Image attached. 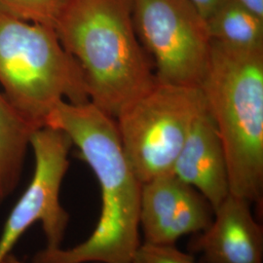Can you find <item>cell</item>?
<instances>
[{"mask_svg": "<svg viewBox=\"0 0 263 263\" xmlns=\"http://www.w3.org/2000/svg\"><path fill=\"white\" fill-rule=\"evenodd\" d=\"M45 126L66 133L99 181L100 218L92 234L70 249H44L32 263H130L141 245V181L123 149L115 119L88 102L62 101Z\"/></svg>", "mask_w": 263, "mask_h": 263, "instance_id": "6da1fadb", "label": "cell"}, {"mask_svg": "<svg viewBox=\"0 0 263 263\" xmlns=\"http://www.w3.org/2000/svg\"><path fill=\"white\" fill-rule=\"evenodd\" d=\"M55 30L80 66L89 102L114 119L155 84L131 0H69Z\"/></svg>", "mask_w": 263, "mask_h": 263, "instance_id": "7a4b0ae2", "label": "cell"}, {"mask_svg": "<svg viewBox=\"0 0 263 263\" xmlns=\"http://www.w3.org/2000/svg\"><path fill=\"white\" fill-rule=\"evenodd\" d=\"M200 88L222 143L230 194L262 210L263 49L212 40Z\"/></svg>", "mask_w": 263, "mask_h": 263, "instance_id": "3957f363", "label": "cell"}, {"mask_svg": "<svg viewBox=\"0 0 263 263\" xmlns=\"http://www.w3.org/2000/svg\"><path fill=\"white\" fill-rule=\"evenodd\" d=\"M0 85L16 110L36 128L62 101L89 102L80 66L55 28L0 7Z\"/></svg>", "mask_w": 263, "mask_h": 263, "instance_id": "277c9868", "label": "cell"}, {"mask_svg": "<svg viewBox=\"0 0 263 263\" xmlns=\"http://www.w3.org/2000/svg\"><path fill=\"white\" fill-rule=\"evenodd\" d=\"M205 109L200 87L156 80L116 117L123 149L141 184L172 174L192 124Z\"/></svg>", "mask_w": 263, "mask_h": 263, "instance_id": "5b68a950", "label": "cell"}, {"mask_svg": "<svg viewBox=\"0 0 263 263\" xmlns=\"http://www.w3.org/2000/svg\"><path fill=\"white\" fill-rule=\"evenodd\" d=\"M138 38L158 82L200 87L211 41L207 22L189 0H131Z\"/></svg>", "mask_w": 263, "mask_h": 263, "instance_id": "8992f818", "label": "cell"}, {"mask_svg": "<svg viewBox=\"0 0 263 263\" xmlns=\"http://www.w3.org/2000/svg\"><path fill=\"white\" fill-rule=\"evenodd\" d=\"M35 167L32 179L7 217L0 236V263L30 226L42 224L45 249L61 248L69 216L60 203V191L69 166L72 142L66 133L43 126L30 138Z\"/></svg>", "mask_w": 263, "mask_h": 263, "instance_id": "52a82bcc", "label": "cell"}, {"mask_svg": "<svg viewBox=\"0 0 263 263\" xmlns=\"http://www.w3.org/2000/svg\"><path fill=\"white\" fill-rule=\"evenodd\" d=\"M213 217L214 209L207 199L173 173L141 184L143 243L175 245L182 236L203 232Z\"/></svg>", "mask_w": 263, "mask_h": 263, "instance_id": "ba28073f", "label": "cell"}, {"mask_svg": "<svg viewBox=\"0 0 263 263\" xmlns=\"http://www.w3.org/2000/svg\"><path fill=\"white\" fill-rule=\"evenodd\" d=\"M252 204L232 194L214 211L207 229L192 237L188 247L205 263H263L262 226Z\"/></svg>", "mask_w": 263, "mask_h": 263, "instance_id": "9c48e42d", "label": "cell"}, {"mask_svg": "<svg viewBox=\"0 0 263 263\" xmlns=\"http://www.w3.org/2000/svg\"><path fill=\"white\" fill-rule=\"evenodd\" d=\"M172 173L199 191L214 211L230 193L222 143L207 107L192 124Z\"/></svg>", "mask_w": 263, "mask_h": 263, "instance_id": "30bf717a", "label": "cell"}, {"mask_svg": "<svg viewBox=\"0 0 263 263\" xmlns=\"http://www.w3.org/2000/svg\"><path fill=\"white\" fill-rule=\"evenodd\" d=\"M37 129L0 92V207L19 183L30 138Z\"/></svg>", "mask_w": 263, "mask_h": 263, "instance_id": "8fae6325", "label": "cell"}, {"mask_svg": "<svg viewBox=\"0 0 263 263\" xmlns=\"http://www.w3.org/2000/svg\"><path fill=\"white\" fill-rule=\"evenodd\" d=\"M212 40L238 49H263V19L228 0L207 20Z\"/></svg>", "mask_w": 263, "mask_h": 263, "instance_id": "7c38bea8", "label": "cell"}, {"mask_svg": "<svg viewBox=\"0 0 263 263\" xmlns=\"http://www.w3.org/2000/svg\"><path fill=\"white\" fill-rule=\"evenodd\" d=\"M69 0H0V7L28 22L55 28Z\"/></svg>", "mask_w": 263, "mask_h": 263, "instance_id": "4fadbf2b", "label": "cell"}, {"mask_svg": "<svg viewBox=\"0 0 263 263\" xmlns=\"http://www.w3.org/2000/svg\"><path fill=\"white\" fill-rule=\"evenodd\" d=\"M130 263H198L191 254L175 245H155L141 242Z\"/></svg>", "mask_w": 263, "mask_h": 263, "instance_id": "5bb4252c", "label": "cell"}, {"mask_svg": "<svg viewBox=\"0 0 263 263\" xmlns=\"http://www.w3.org/2000/svg\"><path fill=\"white\" fill-rule=\"evenodd\" d=\"M196 8L200 15L207 20L213 13L220 6H222L228 0H189Z\"/></svg>", "mask_w": 263, "mask_h": 263, "instance_id": "9a60e30c", "label": "cell"}, {"mask_svg": "<svg viewBox=\"0 0 263 263\" xmlns=\"http://www.w3.org/2000/svg\"><path fill=\"white\" fill-rule=\"evenodd\" d=\"M245 9L263 19V0H233Z\"/></svg>", "mask_w": 263, "mask_h": 263, "instance_id": "2e32d148", "label": "cell"}, {"mask_svg": "<svg viewBox=\"0 0 263 263\" xmlns=\"http://www.w3.org/2000/svg\"><path fill=\"white\" fill-rule=\"evenodd\" d=\"M1 263H24L23 261H21L19 258H17L15 255H13L12 254H10L9 255H7L3 261Z\"/></svg>", "mask_w": 263, "mask_h": 263, "instance_id": "e0dca14e", "label": "cell"}]
</instances>
